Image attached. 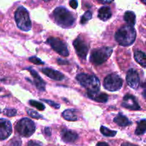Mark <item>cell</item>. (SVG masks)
<instances>
[{
    "mask_svg": "<svg viewBox=\"0 0 146 146\" xmlns=\"http://www.w3.org/2000/svg\"><path fill=\"white\" fill-rule=\"evenodd\" d=\"M136 32L131 26L125 25L121 27L115 34V41L122 46H130L135 41Z\"/></svg>",
    "mask_w": 146,
    "mask_h": 146,
    "instance_id": "7a4b0ae2",
    "label": "cell"
},
{
    "mask_svg": "<svg viewBox=\"0 0 146 146\" xmlns=\"http://www.w3.org/2000/svg\"><path fill=\"white\" fill-rule=\"evenodd\" d=\"M134 58L135 60L139 64H141L143 67H146V58H145V54L143 51H138L136 50L134 52Z\"/></svg>",
    "mask_w": 146,
    "mask_h": 146,
    "instance_id": "ac0fdd59",
    "label": "cell"
},
{
    "mask_svg": "<svg viewBox=\"0 0 146 146\" xmlns=\"http://www.w3.org/2000/svg\"><path fill=\"white\" fill-rule=\"evenodd\" d=\"M67 61H64V60H62V59H58V63L59 64H68V62H66Z\"/></svg>",
    "mask_w": 146,
    "mask_h": 146,
    "instance_id": "e575fe53",
    "label": "cell"
},
{
    "mask_svg": "<svg viewBox=\"0 0 146 146\" xmlns=\"http://www.w3.org/2000/svg\"><path fill=\"white\" fill-rule=\"evenodd\" d=\"M69 4L73 9H76L78 7V1H77V0H71Z\"/></svg>",
    "mask_w": 146,
    "mask_h": 146,
    "instance_id": "1f68e13d",
    "label": "cell"
},
{
    "mask_svg": "<svg viewBox=\"0 0 146 146\" xmlns=\"http://www.w3.org/2000/svg\"><path fill=\"white\" fill-rule=\"evenodd\" d=\"M41 71L46 76L51 78V79L56 80V81H61V80H63L65 78V76H64V75L62 73L59 72L58 71H56V70L51 69V68H43V69H41Z\"/></svg>",
    "mask_w": 146,
    "mask_h": 146,
    "instance_id": "4fadbf2b",
    "label": "cell"
},
{
    "mask_svg": "<svg viewBox=\"0 0 146 146\" xmlns=\"http://www.w3.org/2000/svg\"><path fill=\"white\" fill-rule=\"evenodd\" d=\"M29 60L31 62H32L33 64H37V65H40V64H44V62L43 61H41V59H39V58H38L37 57H35V56H33V57H31V58H29Z\"/></svg>",
    "mask_w": 146,
    "mask_h": 146,
    "instance_id": "f1b7e54d",
    "label": "cell"
},
{
    "mask_svg": "<svg viewBox=\"0 0 146 146\" xmlns=\"http://www.w3.org/2000/svg\"><path fill=\"white\" fill-rule=\"evenodd\" d=\"M74 46L78 56L85 59L88 52V46L86 41L80 37H78L74 41Z\"/></svg>",
    "mask_w": 146,
    "mask_h": 146,
    "instance_id": "9c48e42d",
    "label": "cell"
},
{
    "mask_svg": "<svg viewBox=\"0 0 146 146\" xmlns=\"http://www.w3.org/2000/svg\"><path fill=\"white\" fill-rule=\"evenodd\" d=\"M27 70L29 71V72L31 73V75L34 77V82L36 88L40 91H45V82L43 81L40 76L37 74L36 71L31 69V68H28Z\"/></svg>",
    "mask_w": 146,
    "mask_h": 146,
    "instance_id": "5bb4252c",
    "label": "cell"
},
{
    "mask_svg": "<svg viewBox=\"0 0 146 146\" xmlns=\"http://www.w3.org/2000/svg\"><path fill=\"white\" fill-rule=\"evenodd\" d=\"M105 88L110 91H116L121 88L123 81L121 77L115 74H112L106 77L104 81Z\"/></svg>",
    "mask_w": 146,
    "mask_h": 146,
    "instance_id": "52a82bcc",
    "label": "cell"
},
{
    "mask_svg": "<svg viewBox=\"0 0 146 146\" xmlns=\"http://www.w3.org/2000/svg\"><path fill=\"white\" fill-rule=\"evenodd\" d=\"M45 133H46L48 134V135H51V131H50V128H45Z\"/></svg>",
    "mask_w": 146,
    "mask_h": 146,
    "instance_id": "8d00e7d4",
    "label": "cell"
},
{
    "mask_svg": "<svg viewBox=\"0 0 146 146\" xmlns=\"http://www.w3.org/2000/svg\"><path fill=\"white\" fill-rule=\"evenodd\" d=\"M100 131H101V133H102L103 135L107 137H113L115 136L117 133L116 131H111V130H109L108 128H107L106 127L104 126H101Z\"/></svg>",
    "mask_w": 146,
    "mask_h": 146,
    "instance_id": "603a6c76",
    "label": "cell"
},
{
    "mask_svg": "<svg viewBox=\"0 0 146 146\" xmlns=\"http://www.w3.org/2000/svg\"><path fill=\"white\" fill-rule=\"evenodd\" d=\"M29 104L31 106H32L36 108L37 109L39 110V111H44V110L45 109V106H44L41 103L34 101V100H31V101H29Z\"/></svg>",
    "mask_w": 146,
    "mask_h": 146,
    "instance_id": "cb8c5ba5",
    "label": "cell"
},
{
    "mask_svg": "<svg viewBox=\"0 0 146 146\" xmlns=\"http://www.w3.org/2000/svg\"><path fill=\"white\" fill-rule=\"evenodd\" d=\"M146 130V121L145 119H143L138 123V125L137 126L135 134L136 135H143L145 133Z\"/></svg>",
    "mask_w": 146,
    "mask_h": 146,
    "instance_id": "7402d4cb",
    "label": "cell"
},
{
    "mask_svg": "<svg viewBox=\"0 0 146 146\" xmlns=\"http://www.w3.org/2000/svg\"><path fill=\"white\" fill-rule=\"evenodd\" d=\"M0 112H1V111H0Z\"/></svg>",
    "mask_w": 146,
    "mask_h": 146,
    "instance_id": "f35d334b",
    "label": "cell"
},
{
    "mask_svg": "<svg viewBox=\"0 0 146 146\" xmlns=\"http://www.w3.org/2000/svg\"><path fill=\"white\" fill-rule=\"evenodd\" d=\"M76 80L88 92H96L99 91L100 81L96 76L87 74H80L76 76Z\"/></svg>",
    "mask_w": 146,
    "mask_h": 146,
    "instance_id": "3957f363",
    "label": "cell"
},
{
    "mask_svg": "<svg viewBox=\"0 0 146 146\" xmlns=\"http://www.w3.org/2000/svg\"><path fill=\"white\" fill-rule=\"evenodd\" d=\"M12 132L11 124L8 120L0 119V139L5 140L9 137Z\"/></svg>",
    "mask_w": 146,
    "mask_h": 146,
    "instance_id": "30bf717a",
    "label": "cell"
},
{
    "mask_svg": "<svg viewBox=\"0 0 146 146\" xmlns=\"http://www.w3.org/2000/svg\"><path fill=\"white\" fill-rule=\"evenodd\" d=\"M42 101H44V102H46V104H48V105H50L51 106L54 107V108H59V104H56V103L53 102L52 101H48V100H42Z\"/></svg>",
    "mask_w": 146,
    "mask_h": 146,
    "instance_id": "f546056e",
    "label": "cell"
},
{
    "mask_svg": "<svg viewBox=\"0 0 146 146\" xmlns=\"http://www.w3.org/2000/svg\"><path fill=\"white\" fill-rule=\"evenodd\" d=\"M47 43L49 44L51 48L60 55L63 56H68L69 54L66 44L61 38L56 37H50L47 39Z\"/></svg>",
    "mask_w": 146,
    "mask_h": 146,
    "instance_id": "ba28073f",
    "label": "cell"
},
{
    "mask_svg": "<svg viewBox=\"0 0 146 146\" xmlns=\"http://www.w3.org/2000/svg\"><path fill=\"white\" fill-rule=\"evenodd\" d=\"M14 18L19 28L24 31H28L31 28V23L30 20L28 11L24 7H19L14 14Z\"/></svg>",
    "mask_w": 146,
    "mask_h": 146,
    "instance_id": "277c9868",
    "label": "cell"
},
{
    "mask_svg": "<svg viewBox=\"0 0 146 146\" xmlns=\"http://www.w3.org/2000/svg\"><path fill=\"white\" fill-rule=\"evenodd\" d=\"M122 106L127 109L132 110V111H138V110L141 109V106L137 102L135 97L130 94H127L124 96L123 99Z\"/></svg>",
    "mask_w": 146,
    "mask_h": 146,
    "instance_id": "8fae6325",
    "label": "cell"
},
{
    "mask_svg": "<svg viewBox=\"0 0 146 146\" xmlns=\"http://www.w3.org/2000/svg\"><path fill=\"white\" fill-rule=\"evenodd\" d=\"M88 98H91V100L97 101V102L105 103L107 102L108 99V96L107 94H104V93H99L98 91L96 92H88L87 94Z\"/></svg>",
    "mask_w": 146,
    "mask_h": 146,
    "instance_id": "2e32d148",
    "label": "cell"
},
{
    "mask_svg": "<svg viewBox=\"0 0 146 146\" xmlns=\"http://www.w3.org/2000/svg\"><path fill=\"white\" fill-rule=\"evenodd\" d=\"M27 113H28L29 115H30V116L32 117V118H36V119H39V118H42V115H41L40 114H38L36 111H34V110L27 109Z\"/></svg>",
    "mask_w": 146,
    "mask_h": 146,
    "instance_id": "484cf974",
    "label": "cell"
},
{
    "mask_svg": "<svg viewBox=\"0 0 146 146\" xmlns=\"http://www.w3.org/2000/svg\"><path fill=\"white\" fill-rule=\"evenodd\" d=\"M124 19L129 26L133 27L135 24V15L133 11H126L124 15Z\"/></svg>",
    "mask_w": 146,
    "mask_h": 146,
    "instance_id": "44dd1931",
    "label": "cell"
},
{
    "mask_svg": "<svg viewBox=\"0 0 146 146\" xmlns=\"http://www.w3.org/2000/svg\"><path fill=\"white\" fill-rule=\"evenodd\" d=\"M112 16V12L108 7H103L98 10V18L102 21H107Z\"/></svg>",
    "mask_w": 146,
    "mask_h": 146,
    "instance_id": "e0dca14e",
    "label": "cell"
},
{
    "mask_svg": "<svg viewBox=\"0 0 146 146\" xmlns=\"http://www.w3.org/2000/svg\"><path fill=\"white\" fill-rule=\"evenodd\" d=\"M53 16L56 24L63 28H68L74 25L75 17L74 14L64 7H57L53 12Z\"/></svg>",
    "mask_w": 146,
    "mask_h": 146,
    "instance_id": "6da1fadb",
    "label": "cell"
},
{
    "mask_svg": "<svg viewBox=\"0 0 146 146\" xmlns=\"http://www.w3.org/2000/svg\"><path fill=\"white\" fill-rule=\"evenodd\" d=\"M112 52L113 48L111 47H102L94 49L91 54L90 61L96 66L101 65L108 59Z\"/></svg>",
    "mask_w": 146,
    "mask_h": 146,
    "instance_id": "5b68a950",
    "label": "cell"
},
{
    "mask_svg": "<svg viewBox=\"0 0 146 146\" xmlns=\"http://www.w3.org/2000/svg\"><path fill=\"white\" fill-rule=\"evenodd\" d=\"M121 146H137L135 145H133V144L131 143H123Z\"/></svg>",
    "mask_w": 146,
    "mask_h": 146,
    "instance_id": "d590c367",
    "label": "cell"
},
{
    "mask_svg": "<svg viewBox=\"0 0 146 146\" xmlns=\"http://www.w3.org/2000/svg\"><path fill=\"white\" fill-rule=\"evenodd\" d=\"M9 146H21V141L18 138H14L11 141Z\"/></svg>",
    "mask_w": 146,
    "mask_h": 146,
    "instance_id": "83f0119b",
    "label": "cell"
},
{
    "mask_svg": "<svg viewBox=\"0 0 146 146\" xmlns=\"http://www.w3.org/2000/svg\"><path fill=\"white\" fill-rule=\"evenodd\" d=\"M92 18V14L90 11H87L85 14L83 15V17H81V23L82 24H86L88 20H90Z\"/></svg>",
    "mask_w": 146,
    "mask_h": 146,
    "instance_id": "d4e9b609",
    "label": "cell"
},
{
    "mask_svg": "<svg viewBox=\"0 0 146 146\" xmlns=\"http://www.w3.org/2000/svg\"><path fill=\"white\" fill-rule=\"evenodd\" d=\"M62 115L64 119L68 121H76L78 120V116L76 115V111L74 110L68 109L66 111H64L63 112Z\"/></svg>",
    "mask_w": 146,
    "mask_h": 146,
    "instance_id": "ffe728a7",
    "label": "cell"
},
{
    "mask_svg": "<svg viewBox=\"0 0 146 146\" xmlns=\"http://www.w3.org/2000/svg\"><path fill=\"white\" fill-rule=\"evenodd\" d=\"M99 3H101V4H110L112 1H113V0H97Z\"/></svg>",
    "mask_w": 146,
    "mask_h": 146,
    "instance_id": "d6a6232c",
    "label": "cell"
},
{
    "mask_svg": "<svg viewBox=\"0 0 146 146\" xmlns=\"http://www.w3.org/2000/svg\"><path fill=\"white\" fill-rule=\"evenodd\" d=\"M141 1H143V3H144V4H145V0H141Z\"/></svg>",
    "mask_w": 146,
    "mask_h": 146,
    "instance_id": "74e56055",
    "label": "cell"
},
{
    "mask_svg": "<svg viewBox=\"0 0 146 146\" xmlns=\"http://www.w3.org/2000/svg\"><path fill=\"white\" fill-rule=\"evenodd\" d=\"M4 114L8 117H13L17 115V111L15 109L7 108L4 111Z\"/></svg>",
    "mask_w": 146,
    "mask_h": 146,
    "instance_id": "4316f807",
    "label": "cell"
},
{
    "mask_svg": "<svg viewBox=\"0 0 146 146\" xmlns=\"http://www.w3.org/2000/svg\"><path fill=\"white\" fill-rule=\"evenodd\" d=\"M96 146H109L108 144H107L106 143H104V142H99L97 143Z\"/></svg>",
    "mask_w": 146,
    "mask_h": 146,
    "instance_id": "836d02e7",
    "label": "cell"
},
{
    "mask_svg": "<svg viewBox=\"0 0 146 146\" xmlns=\"http://www.w3.org/2000/svg\"><path fill=\"white\" fill-rule=\"evenodd\" d=\"M126 81L128 85L132 88L136 89L140 84L139 75L134 69H130L126 76Z\"/></svg>",
    "mask_w": 146,
    "mask_h": 146,
    "instance_id": "7c38bea8",
    "label": "cell"
},
{
    "mask_svg": "<svg viewBox=\"0 0 146 146\" xmlns=\"http://www.w3.org/2000/svg\"><path fill=\"white\" fill-rule=\"evenodd\" d=\"M61 138L64 142L74 143L78 139V135L76 133L69 130H64L61 132Z\"/></svg>",
    "mask_w": 146,
    "mask_h": 146,
    "instance_id": "9a60e30c",
    "label": "cell"
},
{
    "mask_svg": "<svg viewBox=\"0 0 146 146\" xmlns=\"http://www.w3.org/2000/svg\"><path fill=\"white\" fill-rule=\"evenodd\" d=\"M114 122L118 124L120 126H127L131 124V122L125 117V115H122L121 113L118 114L115 118H114Z\"/></svg>",
    "mask_w": 146,
    "mask_h": 146,
    "instance_id": "d6986e66",
    "label": "cell"
},
{
    "mask_svg": "<svg viewBox=\"0 0 146 146\" xmlns=\"http://www.w3.org/2000/svg\"><path fill=\"white\" fill-rule=\"evenodd\" d=\"M15 128L21 136L30 137L35 132L36 125L31 119L24 118L17 123Z\"/></svg>",
    "mask_w": 146,
    "mask_h": 146,
    "instance_id": "8992f818",
    "label": "cell"
},
{
    "mask_svg": "<svg viewBox=\"0 0 146 146\" xmlns=\"http://www.w3.org/2000/svg\"><path fill=\"white\" fill-rule=\"evenodd\" d=\"M27 146H43L42 143L36 141H30Z\"/></svg>",
    "mask_w": 146,
    "mask_h": 146,
    "instance_id": "4dcf8cb0",
    "label": "cell"
}]
</instances>
